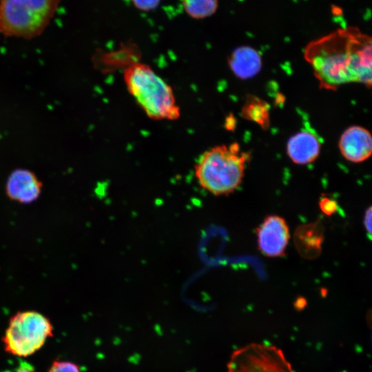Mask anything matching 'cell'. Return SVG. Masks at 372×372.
Wrapping results in <instances>:
<instances>
[{
    "instance_id": "obj_1",
    "label": "cell",
    "mask_w": 372,
    "mask_h": 372,
    "mask_svg": "<svg viewBox=\"0 0 372 372\" xmlns=\"http://www.w3.org/2000/svg\"><path fill=\"white\" fill-rule=\"evenodd\" d=\"M371 38L355 27L335 30L311 41L304 56L321 88L352 83L371 85Z\"/></svg>"
},
{
    "instance_id": "obj_2",
    "label": "cell",
    "mask_w": 372,
    "mask_h": 372,
    "mask_svg": "<svg viewBox=\"0 0 372 372\" xmlns=\"http://www.w3.org/2000/svg\"><path fill=\"white\" fill-rule=\"evenodd\" d=\"M249 157L237 143L212 147L204 152L195 163L196 181L214 196L228 195L242 183Z\"/></svg>"
},
{
    "instance_id": "obj_3",
    "label": "cell",
    "mask_w": 372,
    "mask_h": 372,
    "mask_svg": "<svg viewBox=\"0 0 372 372\" xmlns=\"http://www.w3.org/2000/svg\"><path fill=\"white\" fill-rule=\"evenodd\" d=\"M123 79L128 92L149 118L156 121L180 118L172 87L149 65L130 63L124 70Z\"/></svg>"
},
{
    "instance_id": "obj_4",
    "label": "cell",
    "mask_w": 372,
    "mask_h": 372,
    "mask_svg": "<svg viewBox=\"0 0 372 372\" xmlns=\"http://www.w3.org/2000/svg\"><path fill=\"white\" fill-rule=\"evenodd\" d=\"M60 0H0V33L31 39L41 35L56 13Z\"/></svg>"
},
{
    "instance_id": "obj_5",
    "label": "cell",
    "mask_w": 372,
    "mask_h": 372,
    "mask_svg": "<svg viewBox=\"0 0 372 372\" xmlns=\"http://www.w3.org/2000/svg\"><path fill=\"white\" fill-rule=\"evenodd\" d=\"M52 335V325L47 317L35 311H24L10 318L2 341L8 353L27 357L40 349Z\"/></svg>"
},
{
    "instance_id": "obj_6",
    "label": "cell",
    "mask_w": 372,
    "mask_h": 372,
    "mask_svg": "<svg viewBox=\"0 0 372 372\" xmlns=\"http://www.w3.org/2000/svg\"><path fill=\"white\" fill-rule=\"evenodd\" d=\"M227 372H295L282 350L273 345L252 343L235 351Z\"/></svg>"
},
{
    "instance_id": "obj_7",
    "label": "cell",
    "mask_w": 372,
    "mask_h": 372,
    "mask_svg": "<svg viewBox=\"0 0 372 372\" xmlns=\"http://www.w3.org/2000/svg\"><path fill=\"white\" fill-rule=\"evenodd\" d=\"M259 251L267 257L283 256L290 238L288 225L278 215L267 216L256 231Z\"/></svg>"
},
{
    "instance_id": "obj_8",
    "label": "cell",
    "mask_w": 372,
    "mask_h": 372,
    "mask_svg": "<svg viewBox=\"0 0 372 372\" xmlns=\"http://www.w3.org/2000/svg\"><path fill=\"white\" fill-rule=\"evenodd\" d=\"M338 147L347 161L355 163L364 162L372 153L371 133L362 126H351L342 134Z\"/></svg>"
},
{
    "instance_id": "obj_9",
    "label": "cell",
    "mask_w": 372,
    "mask_h": 372,
    "mask_svg": "<svg viewBox=\"0 0 372 372\" xmlns=\"http://www.w3.org/2000/svg\"><path fill=\"white\" fill-rule=\"evenodd\" d=\"M42 183L34 173L26 169H17L8 176L6 193L13 201L22 204L30 203L40 196Z\"/></svg>"
},
{
    "instance_id": "obj_10",
    "label": "cell",
    "mask_w": 372,
    "mask_h": 372,
    "mask_svg": "<svg viewBox=\"0 0 372 372\" xmlns=\"http://www.w3.org/2000/svg\"><path fill=\"white\" fill-rule=\"evenodd\" d=\"M321 149V142L313 132L302 130L293 135L287 144V153L296 164L306 165L315 161Z\"/></svg>"
},
{
    "instance_id": "obj_11",
    "label": "cell",
    "mask_w": 372,
    "mask_h": 372,
    "mask_svg": "<svg viewBox=\"0 0 372 372\" xmlns=\"http://www.w3.org/2000/svg\"><path fill=\"white\" fill-rule=\"evenodd\" d=\"M294 234L296 247L302 257L311 259L320 254L324 236L320 223L302 225Z\"/></svg>"
},
{
    "instance_id": "obj_12",
    "label": "cell",
    "mask_w": 372,
    "mask_h": 372,
    "mask_svg": "<svg viewBox=\"0 0 372 372\" xmlns=\"http://www.w3.org/2000/svg\"><path fill=\"white\" fill-rule=\"evenodd\" d=\"M230 70L240 79L254 76L260 70L262 60L256 50L249 46L236 48L228 59Z\"/></svg>"
},
{
    "instance_id": "obj_13",
    "label": "cell",
    "mask_w": 372,
    "mask_h": 372,
    "mask_svg": "<svg viewBox=\"0 0 372 372\" xmlns=\"http://www.w3.org/2000/svg\"><path fill=\"white\" fill-rule=\"evenodd\" d=\"M242 116L265 129L269 125V106L258 97L249 96L242 108Z\"/></svg>"
},
{
    "instance_id": "obj_14",
    "label": "cell",
    "mask_w": 372,
    "mask_h": 372,
    "mask_svg": "<svg viewBox=\"0 0 372 372\" xmlns=\"http://www.w3.org/2000/svg\"><path fill=\"white\" fill-rule=\"evenodd\" d=\"M185 13L195 19L213 15L218 7V0H181Z\"/></svg>"
},
{
    "instance_id": "obj_15",
    "label": "cell",
    "mask_w": 372,
    "mask_h": 372,
    "mask_svg": "<svg viewBox=\"0 0 372 372\" xmlns=\"http://www.w3.org/2000/svg\"><path fill=\"white\" fill-rule=\"evenodd\" d=\"M48 372H81L79 367L76 364L63 360H54Z\"/></svg>"
},
{
    "instance_id": "obj_16",
    "label": "cell",
    "mask_w": 372,
    "mask_h": 372,
    "mask_svg": "<svg viewBox=\"0 0 372 372\" xmlns=\"http://www.w3.org/2000/svg\"><path fill=\"white\" fill-rule=\"evenodd\" d=\"M319 206L321 211L327 216L333 214L338 208L335 200L327 196L321 198L319 202Z\"/></svg>"
},
{
    "instance_id": "obj_17",
    "label": "cell",
    "mask_w": 372,
    "mask_h": 372,
    "mask_svg": "<svg viewBox=\"0 0 372 372\" xmlns=\"http://www.w3.org/2000/svg\"><path fill=\"white\" fill-rule=\"evenodd\" d=\"M133 5L142 11H151L159 5L161 0H131Z\"/></svg>"
},
{
    "instance_id": "obj_18",
    "label": "cell",
    "mask_w": 372,
    "mask_h": 372,
    "mask_svg": "<svg viewBox=\"0 0 372 372\" xmlns=\"http://www.w3.org/2000/svg\"><path fill=\"white\" fill-rule=\"evenodd\" d=\"M364 225L369 234L371 233V207H369L364 217Z\"/></svg>"
},
{
    "instance_id": "obj_19",
    "label": "cell",
    "mask_w": 372,
    "mask_h": 372,
    "mask_svg": "<svg viewBox=\"0 0 372 372\" xmlns=\"http://www.w3.org/2000/svg\"><path fill=\"white\" fill-rule=\"evenodd\" d=\"M15 372H35L34 369L28 364L24 363L20 366Z\"/></svg>"
}]
</instances>
